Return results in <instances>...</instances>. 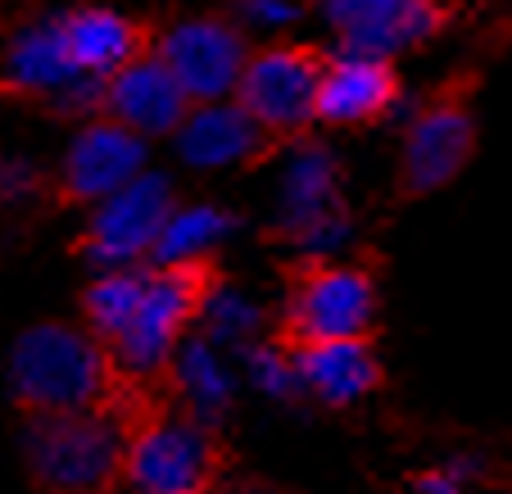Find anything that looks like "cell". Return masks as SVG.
I'll return each mask as SVG.
<instances>
[{"label": "cell", "instance_id": "obj_1", "mask_svg": "<svg viewBox=\"0 0 512 494\" xmlns=\"http://www.w3.org/2000/svg\"><path fill=\"white\" fill-rule=\"evenodd\" d=\"M136 386L118 368L114 349L73 322H37L14 340L10 354V399L23 417L50 413H127Z\"/></svg>", "mask_w": 512, "mask_h": 494}, {"label": "cell", "instance_id": "obj_2", "mask_svg": "<svg viewBox=\"0 0 512 494\" xmlns=\"http://www.w3.org/2000/svg\"><path fill=\"white\" fill-rule=\"evenodd\" d=\"M127 494H213L227 472L223 440L191 408H173L145 386L123 413Z\"/></svg>", "mask_w": 512, "mask_h": 494}, {"label": "cell", "instance_id": "obj_3", "mask_svg": "<svg viewBox=\"0 0 512 494\" xmlns=\"http://www.w3.org/2000/svg\"><path fill=\"white\" fill-rule=\"evenodd\" d=\"M127 427L118 413H50L23 427V467L37 494H114Z\"/></svg>", "mask_w": 512, "mask_h": 494}, {"label": "cell", "instance_id": "obj_4", "mask_svg": "<svg viewBox=\"0 0 512 494\" xmlns=\"http://www.w3.org/2000/svg\"><path fill=\"white\" fill-rule=\"evenodd\" d=\"M218 281H223V272H218L213 254L150 268L141 309H136L132 327L123 331V340L114 345L118 368H123L136 386H155V381L173 368L177 345H182V336L200 322V313L209 309Z\"/></svg>", "mask_w": 512, "mask_h": 494}, {"label": "cell", "instance_id": "obj_5", "mask_svg": "<svg viewBox=\"0 0 512 494\" xmlns=\"http://www.w3.org/2000/svg\"><path fill=\"white\" fill-rule=\"evenodd\" d=\"M377 322V281L358 263H340L331 254H313L286 268L277 345L304 349L327 340H368Z\"/></svg>", "mask_w": 512, "mask_h": 494}, {"label": "cell", "instance_id": "obj_6", "mask_svg": "<svg viewBox=\"0 0 512 494\" xmlns=\"http://www.w3.org/2000/svg\"><path fill=\"white\" fill-rule=\"evenodd\" d=\"M327 59L331 55H322L318 46H304V41H268V46H254L232 100L277 146L300 141V136L318 123V91H322Z\"/></svg>", "mask_w": 512, "mask_h": 494}, {"label": "cell", "instance_id": "obj_7", "mask_svg": "<svg viewBox=\"0 0 512 494\" xmlns=\"http://www.w3.org/2000/svg\"><path fill=\"white\" fill-rule=\"evenodd\" d=\"M250 37L232 14H191L155 32V55L191 96V105H223L236 96L245 64H250Z\"/></svg>", "mask_w": 512, "mask_h": 494}, {"label": "cell", "instance_id": "obj_8", "mask_svg": "<svg viewBox=\"0 0 512 494\" xmlns=\"http://www.w3.org/2000/svg\"><path fill=\"white\" fill-rule=\"evenodd\" d=\"M177 218V186L164 173H141L132 186L96 204L87 218V232L78 241V254L109 268H132L141 259H155L168 223Z\"/></svg>", "mask_w": 512, "mask_h": 494}, {"label": "cell", "instance_id": "obj_9", "mask_svg": "<svg viewBox=\"0 0 512 494\" xmlns=\"http://www.w3.org/2000/svg\"><path fill=\"white\" fill-rule=\"evenodd\" d=\"M340 55L390 59L426 46L449 23L445 0H313Z\"/></svg>", "mask_w": 512, "mask_h": 494}, {"label": "cell", "instance_id": "obj_10", "mask_svg": "<svg viewBox=\"0 0 512 494\" xmlns=\"http://www.w3.org/2000/svg\"><path fill=\"white\" fill-rule=\"evenodd\" d=\"M476 150V118L463 96H431L413 109L404 127V150H399V195L422 200V195L449 186Z\"/></svg>", "mask_w": 512, "mask_h": 494}, {"label": "cell", "instance_id": "obj_11", "mask_svg": "<svg viewBox=\"0 0 512 494\" xmlns=\"http://www.w3.org/2000/svg\"><path fill=\"white\" fill-rule=\"evenodd\" d=\"M145 173V141L127 132L123 123L96 114L68 146L55 177V204L78 209V204H105L123 186H132Z\"/></svg>", "mask_w": 512, "mask_h": 494}, {"label": "cell", "instance_id": "obj_12", "mask_svg": "<svg viewBox=\"0 0 512 494\" xmlns=\"http://www.w3.org/2000/svg\"><path fill=\"white\" fill-rule=\"evenodd\" d=\"M59 41L82 82H100L105 87L114 73L136 64L141 55L155 50V28H145L127 10H114L105 0H82V5H64L55 10Z\"/></svg>", "mask_w": 512, "mask_h": 494}, {"label": "cell", "instance_id": "obj_13", "mask_svg": "<svg viewBox=\"0 0 512 494\" xmlns=\"http://www.w3.org/2000/svg\"><path fill=\"white\" fill-rule=\"evenodd\" d=\"M0 87L10 96H28V100H82V105L105 109V87L100 82H82L73 73L59 41V23L55 14L23 23L10 41H5V73Z\"/></svg>", "mask_w": 512, "mask_h": 494}, {"label": "cell", "instance_id": "obj_14", "mask_svg": "<svg viewBox=\"0 0 512 494\" xmlns=\"http://www.w3.org/2000/svg\"><path fill=\"white\" fill-rule=\"evenodd\" d=\"M191 109V96L177 87L164 59L150 50V55H141L136 64H127L123 73H114L105 82V109L100 114L123 123L141 141H150V136H177L191 118Z\"/></svg>", "mask_w": 512, "mask_h": 494}, {"label": "cell", "instance_id": "obj_15", "mask_svg": "<svg viewBox=\"0 0 512 494\" xmlns=\"http://www.w3.org/2000/svg\"><path fill=\"white\" fill-rule=\"evenodd\" d=\"M404 105V87L390 59L368 55H331L318 91V123L322 127H368L390 118Z\"/></svg>", "mask_w": 512, "mask_h": 494}, {"label": "cell", "instance_id": "obj_16", "mask_svg": "<svg viewBox=\"0 0 512 494\" xmlns=\"http://www.w3.org/2000/svg\"><path fill=\"white\" fill-rule=\"evenodd\" d=\"M290 377L327 408H349L381 386V359L372 340H327L286 354Z\"/></svg>", "mask_w": 512, "mask_h": 494}, {"label": "cell", "instance_id": "obj_17", "mask_svg": "<svg viewBox=\"0 0 512 494\" xmlns=\"http://www.w3.org/2000/svg\"><path fill=\"white\" fill-rule=\"evenodd\" d=\"M177 146L200 168H227V164H259V159H268L277 150V141L236 100H223V105L191 109L186 127L177 132Z\"/></svg>", "mask_w": 512, "mask_h": 494}, {"label": "cell", "instance_id": "obj_18", "mask_svg": "<svg viewBox=\"0 0 512 494\" xmlns=\"http://www.w3.org/2000/svg\"><path fill=\"white\" fill-rule=\"evenodd\" d=\"M145 277H150V268H109L105 277H96L82 291V327L96 340H105L109 349L132 327L145 295Z\"/></svg>", "mask_w": 512, "mask_h": 494}, {"label": "cell", "instance_id": "obj_19", "mask_svg": "<svg viewBox=\"0 0 512 494\" xmlns=\"http://www.w3.org/2000/svg\"><path fill=\"white\" fill-rule=\"evenodd\" d=\"M232 223V218H223L218 209H177V218L168 223L164 241H159L155 250V263H182V259H200L204 241H213V236H223V227Z\"/></svg>", "mask_w": 512, "mask_h": 494}, {"label": "cell", "instance_id": "obj_20", "mask_svg": "<svg viewBox=\"0 0 512 494\" xmlns=\"http://www.w3.org/2000/svg\"><path fill=\"white\" fill-rule=\"evenodd\" d=\"M485 476V463L481 458H449V463L431 467L413 481V494H476Z\"/></svg>", "mask_w": 512, "mask_h": 494}, {"label": "cell", "instance_id": "obj_21", "mask_svg": "<svg viewBox=\"0 0 512 494\" xmlns=\"http://www.w3.org/2000/svg\"><path fill=\"white\" fill-rule=\"evenodd\" d=\"M304 14V0H236L232 19L241 23H259V28H286Z\"/></svg>", "mask_w": 512, "mask_h": 494}, {"label": "cell", "instance_id": "obj_22", "mask_svg": "<svg viewBox=\"0 0 512 494\" xmlns=\"http://www.w3.org/2000/svg\"><path fill=\"white\" fill-rule=\"evenodd\" d=\"M28 191H32V168L0 164V209H5V204H14L19 195H28Z\"/></svg>", "mask_w": 512, "mask_h": 494}, {"label": "cell", "instance_id": "obj_23", "mask_svg": "<svg viewBox=\"0 0 512 494\" xmlns=\"http://www.w3.org/2000/svg\"><path fill=\"white\" fill-rule=\"evenodd\" d=\"M68 5H82V0H68Z\"/></svg>", "mask_w": 512, "mask_h": 494}]
</instances>
